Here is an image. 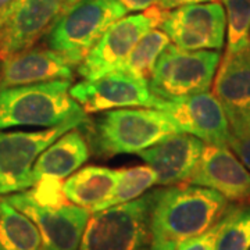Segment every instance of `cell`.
<instances>
[{
  "instance_id": "6da1fadb",
  "label": "cell",
  "mask_w": 250,
  "mask_h": 250,
  "mask_svg": "<svg viewBox=\"0 0 250 250\" xmlns=\"http://www.w3.org/2000/svg\"><path fill=\"white\" fill-rule=\"evenodd\" d=\"M228 200L208 188L178 184L156 192L150 213V250H175L220 221Z\"/></svg>"
},
{
  "instance_id": "7a4b0ae2",
  "label": "cell",
  "mask_w": 250,
  "mask_h": 250,
  "mask_svg": "<svg viewBox=\"0 0 250 250\" xmlns=\"http://www.w3.org/2000/svg\"><path fill=\"white\" fill-rule=\"evenodd\" d=\"M71 80L0 89V129L17 126L52 128L86 116L70 95Z\"/></svg>"
},
{
  "instance_id": "3957f363",
  "label": "cell",
  "mask_w": 250,
  "mask_h": 250,
  "mask_svg": "<svg viewBox=\"0 0 250 250\" xmlns=\"http://www.w3.org/2000/svg\"><path fill=\"white\" fill-rule=\"evenodd\" d=\"M177 132L178 128L164 111L147 107L108 110L93 125L96 149L106 157L138 154Z\"/></svg>"
},
{
  "instance_id": "277c9868",
  "label": "cell",
  "mask_w": 250,
  "mask_h": 250,
  "mask_svg": "<svg viewBox=\"0 0 250 250\" xmlns=\"http://www.w3.org/2000/svg\"><path fill=\"white\" fill-rule=\"evenodd\" d=\"M156 192L92 213L77 250H150Z\"/></svg>"
},
{
  "instance_id": "5b68a950",
  "label": "cell",
  "mask_w": 250,
  "mask_h": 250,
  "mask_svg": "<svg viewBox=\"0 0 250 250\" xmlns=\"http://www.w3.org/2000/svg\"><path fill=\"white\" fill-rule=\"evenodd\" d=\"M126 14L128 10L117 0H78L49 31L46 43L78 67L104 31Z\"/></svg>"
},
{
  "instance_id": "8992f818",
  "label": "cell",
  "mask_w": 250,
  "mask_h": 250,
  "mask_svg": "<svg viewBox=\"0 0 250 250\" xmlns=\"http://www.w3.org/2000/svg\"><path fill=\"white\" fill-rule=\"evenodd\" d=\"M221 60L220 50H184L168 45L147 80L153 96L175 100L208 92Z\"/></svg>"
},
{
  "instance_id": "52a82bcc",
  "label": "cell",
  "mask_w": 250,
  "mask_h": 250,
  "mask_svg": "<svg viewBox=\"0 0 250 250\" xmlns=\"http://www.w3.org/2000/svg\"><path fill=\"white\" fill-rule=\"evenodd\" d=\"M86 121V116L41 131H0V197L35 187L32 168L39 154L67 131Z\"/></svg>"
},
{
  "instance_id": "ba28073f",
  "label": "cell",
  "mask_w": 250,
  "mask_h": 250,
  "mask_svg": "<svg viewBox=\"0 0 250 250\" xmlns=\"http://www.w3.org/2000/svg\"><path fill=\"white\" fill-rule=\"evenodd\" d=\"M166 14L167 11L153 6L143 13L120 18L104 31L78 64V74L83 81H93L116 71L136 42L150 29L160 27Z\"/></svg>"
},
{
  "instance_id": "9c48e42d",
  "label": "cell",
  "mask_w": 250,
  "mask_h": 250,
  "mask_svg": "<svg viewBox=\"0 0 250 250\" xmlns=\"http://www.w3.org/2000/svg\"><path fill=\"white\" fill-rule=\"evenodd\" d=\"M78 0H11L0 13L1 59L29 49Z\"/></svg>"
},
{
  "instance_id": "30bf717a",
  "label": "cell",
  "mask_w": 250,
  "mask_h": 250,
  "mask_svg": "<svg viewBox=\"0 0 250 250\" xmlns=\"http://www.w3.org/2000/svg\"><path fill=\"white\" fill-rule=\"evenodd\" d=\"M38 227L43 250H77L88 224L89 210L67 203H41L29 190L3 196Z\"/></svg>"
},
{
  "instance_id": "8fae6325",
  "label": "cell",
  "mask_w": 250,
  "mask_h": 250,
  "mask_svg": "<svg viewBox=\"0 0 250 250\" xmlns=\"http://www.w3.org/2000/svg\"><path fill=\"white\" fill-rule=\"evenodd\" d=\"M170 42L184 50H221L227 35L223 4L207 1L167 11L160 24Z\"/></svg>"
},
{
  "instance_id": "7c38bea8",
  "label": "cell",
  "mask_w": 250,
  "mask_h": 250,
  "mask_svg": "<svg viewBox=\"0 0 250 250\" xmlns=\"http://www.w3.org/2000/svg\"><path fill=\"white\" fill-rule=\"evenodd\" d=\"M70 95L86 114L128 107L156 108L160 100L149 90L147 81L118 71L78 82L70 88Z\"/></svg>"
},
{
  "instance_id": "4fadbf2b",
  "label": "cell",
  "mask_w": 250,
  "mask_h": 250,
  "mask_svg": "<svg viewBox=\"0 0 250 250\" xmlns=\"http://www.w3.org/2000/svg\"><path fill=\"white\" fill-rule=\"evenodd\" d=\"M156 108L170 117L179 132L193 135L206 145L228 146L229 123L213 93L203 92L175 100L160 99Z\"/></svg>"
},
{
  "instance_id": "5bb4252c",
  "label": "cell",
  "mask_w": 250,
  "mask_h": 250,
  "mask_svg": "<svg viewBox=\"0 0 250 250\" xmlns=\"http://www.w3.org/2000/svg\"><path fill=\"white\" fill-rule=\"evenodd\" d=\"M187 184L208 188L231 202L250 200V171L228 146L206 145Z\"/></svg>"
},
{
  "instance_id": "9a60e30c",
  "label": "cell",
  "mask_w": 250,
  "mask_h": 250,
  "mask_svg": "<svg viewBox=\"0 0 250 250\" xmlns=\"http://www.w3.org/2000/svg\"><path fill=\"white\" fill-rule=\"evenodd\" d=\"M213 95L229 124L250 123V41L236 50L225 52L213 80Z\"/></svg>"
},
{
  "instance_id": "2e32d148",
  "label": "cell",
  "mask_w": 250,
  "mask_h": 250,
  "mask_svg": "<svg viewBox=\"0 0 250 250\" xmlns=\"http://www.w3.org/2000/svg\"><path fill=\"white\" fill-rule=\"evenodd\" d=\"M205 142L184 132L168 135L160 142L138 153L157 175V184L172 187L188 182L196 170Z\"/></svg>"
},
{
  "instance_id": "e0dca14e",
  "label": "cell",
  "mask_w": 250,
  "mask_h": 250,
  "mask_svg": "<svg viewBox=\"0 0 250 250\" xmlns=\"http://www.w3.org/2000/svg\"><path fill=\"white\" fill-rule=\"evenodd\" d=\"M72 80V65L50 49L29 47L0 59V89Z\"/></svg>"
},
{
  "instance_id": "ac0fdd59",
  "label": "cell",
  "mask_w": 250,
  "mask_h": 250,
  "mask_svg": "<svg viewBox=\"0 0 250 250\" xmlns=\"http://www.w3.org/2000/svg\"><path fill=\"white\" fill-rule=\"evenodd\" d=\"M89 154V145L83 135L75 128L70 129L39 154L32 168L34 179L38 182L41 179L68 178L80 170Z\"/></svg>"
},
{
  "instance_id": "d6986e66",
  "label": "cell",
  "mask_w": 250,
  "mask_h": 250,
  "mask_svg": "<svg viewBox=\"0 0 250 250\" xmlns=\"http://www.w3.org/2000/svg\"><path fill=\"white\" fill-rule=\"evenodd\" d=\"M118 178V170L88 166L75 171L62 185V193L67 202L81 206L95 213L107 200Z\"/></svg>"
},
{
  "instance_id": "ffe728a7",
  "label": "cell",
  "mask_w": 250,
  "mask_h": 250,
  "mask_svg": "<svg viewBox=\"0 0 250 250\" xmlns=\"http://www.w3.org/2000/svg\"><path fill=\"white\" fill-rule=\"evenodd\" d=\"M0 250H43L35 223L0 197Z\"/></svg>"
},
{
  "instance_id": "44dd1931",
  "label": "cell",
  "mask_w": 250,
  "mask_h": 250,
  "mask_svg": "<svg viewBox=\"0 0 250 250\" xmlns=\"http://www.w3.org/2000/svg\"><path fill=\"white\" fill-rule=\"evenodd\" d=\"M168 45L170 38L161 29H150L136 42L116 71L147 81L159 56Z\"/></svg>"
},
{
  "instance_id": "7402d4cb",
  "label": "cell",
  "mask_w": 250,
  "mask_h": 250,
  "mask_svg": "<svg viewBox=\"0 0 250 250\" xmlns=\"http://www.w3.org/2000/svg\"><path fill=\"white\" fill-rule=\"evenodd\" d=\"M215 250H250V200L227 208L220 220Z\"/></svg>"
},
{
  "instance_id": "603a6c76",
  "label": "cell",
  "mask_w": 250,
  "mask_h": 250,
  "mask_svg": "<svg viewBox=\"0 0 250 250\" xmlns=\"http://www.w3.org/2000/svg\"><path fill=\"white\" fill-rule=\"evenodd\" d=\"M156 184H157V175L149 166H135L129 168L118 170L116 187L110 197L103 205L99 206L96 211L135 200L142 196L147 189H150Z\"/></svg>"
},
{
  "instance_id": "cb8c5ba5",
  "label": "cell",
  "mask_w": 250,
  "mask_h": 250,
  "mask_svg": "<svg viewBox=\"0 0 250 250\" xmlns=\"http://www.w3.org/2000/svg\"><path fill=\"white\" fill-rule=\"evenodd\" d=\"M227 17V50L232 52L249 42L250 0H221Z\"/></svg>"
},
{
  "instance_id": "d4e9b609",
  "label": "cell",
  "mask_w": 250,
  "mask_h": 250,
  "mask_svg": "<svg viewBox=\"0 0 250 250\" xmlns=\"http://www.w3.org/2000/svg\"><path fill=\"white\" fill-rule=\"evenodd\" d=\"M228 146L235 156L250 171V123L229 124Z\"/></svg>"
},
{
  "instance_id": "484cf974",
  "label": "cell",
  "mask_w": 250,
  "mask_h": 250,
  "mask_svg": "<svg viewBox=\"0 0 250 250\" xmlns=\"http://www.w3.org/2000/svg\"><path fill=\"white\" fill-rule=\"evenodd\" d=\"M218 231H220V221L202 235L181 243L175 250H215V242H217Z\"/></svg>"
},
{
  "instance_id": "4316f807",
  "label": "cell",
  "mask_w": 250,
  "mask_h": 250,
  "mask_svg": "<svg viewBox=\"0 0 250 250\" xmlns=\"http://www.w3.org/2000/svg\"><path fill=\"white\" fill-rule=\"evenodd\" d=\"M207 1H213V0H157L156 6L159 9L164 11H170V10L178 9L182 6L188 4H196V3H207Z\"/></svg>"
},
{
  "instance_id": "83f0119b",
  "label": "cell",
  "mask_w": 250,
  "mask_h": 250,
  "mask_svg": "<svg viewBox=\"0 0 250 250\" xmlns=\"http://www.w3.org/2000/svg\"><path fill=\"white\" fill-rule=\"evenodd\" d=\"M128 11H145L156 6L157 0H117Z\"/></svg>"
},
{
  "instance_id": "f1b7e54d",
  "label": "cell",
  "mask_w": 250,
  "mask_h": 250,
  "mask_svg": "<svg viewBox=\"0 0 250 250\" xmlns=\"http://www.w3.org/2000/svg\"><path fill=\"white\" fill-rule=\"evenodd\" d=\"M10 1H11V0H0V13L9 6Z\"/></svg>"
},
{
  "instance_id": "f546056e",
  "label": "cell",
  "mask_w": 250,
  "mask_h": 250,
  "mask_svg": "<svg viewBox=\"0 0 250 250\" xmlns=\"http://www.w3.org/2000/svg\"><path fill=\"white\" fill-rule=\"evenodd\" d=\"M249 41H250V31H249Z\"/></svg>"
},
{
  "instance_id": "4dcf8cb0",
  "label": "cell",
  "mask_w": 250,
  "mask_h": 250,
  "mask_svg": "<svg viewBox=\"0 0 250 250\" xmlns=\"http://www.w3.org/2000/svg\"><path fill=\"white\" fill-rule=\"evenodd\" d=\"M0 59H1V53H0Z\"/></svg>"
}]
</instances>
